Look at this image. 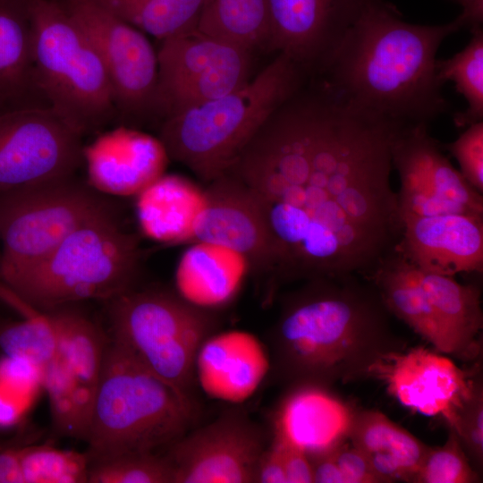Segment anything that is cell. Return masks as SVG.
Listing matches in <instances>:
<instances>
[{"label":"cell","instance_id":"43","mask_svg":"<svg viewBox=\"0 0 483 483\" xmlns=\"http://www.w3.org/2000/svg\"><path fill=\"white\" fill-rule=\"evenodd\" d=\"M21 446H0V483H23L20 466Z\"/></svg>","mask_w":483,"mask_h":483},{"label":"cell","instance_id":"21","mask_svg":"<svg viewBox=\"0 0 483 483\" xmlns=\"http://www.w3.org/2000/svg\"><path fill=\"white\" fill-rule=\"evenodd\" d=\"M269 367L260 343L250 334H212L201 344L195 361L204 391L226 402H242L257 389Z\"/></svg>","mask_w":483,"mask_h":483},{"label":"cell","instance_id":"14","mask_svg":"<svg viewBox=\"0 0 483 483\" xmlns=\"http://www.w3.org/2000/svg\"><path fill=\"white\" fill-rule=\"evenodd\" d=\"M168 446L174 483H253L267 444L258 425L231 410Z\"/></svg>","mask_w":483,"mask_h":483},{"label":"cell","instance_id":"22","mask_svg":"<svg viewBox=\"0 0 483 483\" xmlns=\"http://www.w3.org/2000/svg\"><path fill=\"white\" fill-rule=\"evenodd\" d=\"M57 335V355L75 391V404L82 439L86 437L97 389L106 344L96 324L65 305L48 312Z\"/></svg>","mask_w":483,"mask_h":483},{"label":"cell","instance_id":"23","mask_svg":"<svg viewBox=\"0 0 483 483\" xmlns=\"http://www.w3.org/2000/svg\"><path fill=\"white\" fill-rule=\"evenodd\" d=\"M249 267L246 258L224 246L194 242L175 271L177 294L208 311L226 306L239 292Z\"/></svg>","mask_w":483,"mask_h":483},{"label":"cell","instance_id":"16","mask_svg":"<svg viewBox=\"0 0 483 483\" xmlns=\"http://www.w3.org/2000/svg\"><path fill=\"white\" fill-rule=\"evenodd\" d=\"M375 0H268L267 46L307 73H321L350 30Z\"/></svg>","mask_w":483,"mask_h":483},{"label":"cell","instance_id":"3","mask_svg":"<svg viewBox=\"0 0 483 483\" xmlns=\"http://www.w3.org/2000/svg\"><path fill=\"white\" fill-rule=\"evenodd\" d=\"M453 21L410 23L394 5L372 2L320 73L349 105L395 123L428 124L450 109L436 72V52L459 31Z\"/></svg>","mask_w":483,"mask_h":483},{"label":"cell","instance_id":"24","mask_svg":"<svg viewBox=\"0 0 483 483\" xmlns=\"http://www.w3.org/2000/svg\"><path fill=\"white\" fill-rule=\"evenodd\" d=\"M135 197L136 217L145 236L165 244L193 242L204 190L184 176L164 174Z\"/></svg>","mask_w":483,"mask_h":483},{"label":"cell","instance_id":"31","mask_svg":"<svg viewBox=\"0 0 483 483\" xmlns=\"http://www.w3.org/2000/svg\"><path fill=\"white\" fill-rule=\"evenodd\" d=\"M160 41L197 28L205 0H95Z\"/></svg>","mask_w":483,"mask_h":483},{"label":"cell","instance_id":"25","mask_svg":"<svg viewBox=\"0 0 483 483\" xmlns=\"http://www.w3.org/2000/svg\"><path fill=\"white\" fill-rule=\"evenodd\" d=\"M347 440L383 483L413 482L429 446L377 411H354Z\"/></svg>","mask_w":483,"mask_h":483},{"label":"cell","instance_id":"5","mask_svg":"<svg viewBox=\"0 0 483 483\" xmlns=\"http://www.w3.org/2000/svg\"><path fill=\"white\" fill-rule=\"evenodd\" d=\"M194 417L191 399L111 338L84 439L90 464L170 445L186 433Z\"/></svg>","mask_w":483,"mask_h":483},{"label":"cell","instance_id":"26","mask_svg":"<svg viewBox=\"0 0 483 483\" xmlns=\"http://www.w3.org/2000/svg\"><path fill=\"white\" fill-rule=\"evenodd\" d=\"M417 268L439 324L444 353L472 359L479 351L478 337L483 326L479 287L460 284L453 276Z\"/></svg>","mask_w":483,"mask_h":483},{"label":"cell","instance_id":"7","mask_svg":"<svg viewBox=\"0 0 483 483\" xmlns=\"http://www.w3.org/2000/svg\"><path fill=\"white\" fill-rule=\"evenodd\" d=\"M28 5L38 91L83 135L97 129L115 106L96 47L58 0H29Z\"/></svg>","mask_w":483,"mask_h":483},{"label":"cell","instance_id":"18","mask_svg":"<svg viewBox=\"0 0 483 483\" xmlns=\"http://www.w3.org/2000/svg\"><path fill=\"white\" fill-rule=\"evenodd\" d=\"M168 159L158 138L127 127L104 132L82 148L87 183L115 197L138 195L165 174Z\"/></svg>","mask_w":483,"mask_h":483},{"label":"cell","instance_id":"20","mask_svg":"<svg viewBox=\"0 0 483 483\" xmlns=\"http://www.w3.org/2000/svg\"><path fill=\"white\" fill-rule=\"evenodd\" d=\"M354 411L329 388L291 386L273 418V436L308 455L329 450L347 438Z\"/></svg>","mask_w":483,"mask_h":483},{"label":"cell","instance_id":"33","mask_svg":"<svg viewBox=\"0 0 483 483\" xmlns=\"http://www.w3.org/2000/svg\"><path fill=\"white\" fill-rule=\"evenodd\" d=\"M23 483H88L90 461L87 453L47 445L20 447Z\"/></svg>","mask_w":483,"mask_h":483},{"label":"cell","instance_id":"29","mask_svg":"<svg viewBox=\"0 0 483 483\" xmlns=\"http://www.w3.org/2000/svg\"><path fill=\"white\" fill-rule=\"evenodd\" d=\"M196 29L250 52L268 44V0H205Z\"/></svg>","mask_w":483,"mask_h":483},{"label":"cell","instance_id":"28","mask_svg":"<svg viewBox=\"0 0 483 483\" xmlns=\"http://www.w3.org/2000/svg\"><path fill=\"white\" fill-rule=\"evenodd\" d=\"M368 279L377 287L392 315L402 320L436 350L445 352L438 321L414 264L395 250Z\"/></svg>","mask_w":483,"mask_h":483},{"label":"cell","instance_id":"6","mask_svg":"<svg viewBox=\"0 0 483 483\" xmlns=\"http://www.w3.org/2000/svg\"><path fill=\"white\" fill-rule=\"evenodd\" d=\"M117 213L81 225L38 263L0 283L42 312L85 300L110 301L131 290L141 250Z\"/></svg>","mask_w":483,"mask_h":483},{"label":"cell","instance_id":"38","mask_svg":"<svg viewBox=\"0 0 483 483\" xmlns=\"http://www.w3.org/2000/svg\"><path fill=\"white\" fill-rule=\"evenodd\" d=\"M462 446L477 467L483 461V391L477 381L471 396L463 405L454 428Z\"/></svg>","mask_w":483,"mask_h":483},{"label":"cell","instance_id":"9","mask_svg":"<svg viewBox=\"0 0 483 483\" xmlns=\"http://www.w3.org/2000/svg\"><path fill=\"white\" fill-rule=\"evenodd\" d=\"M115 206L74 176L0 193V282L47 257L70 233Z\"/></svg>","mask_w":483,"mask_h":483},{"label":"cell","instance_id":"39","mask_svg":"<svg viewBox=\"0 0 483 483\" xmlns=\"http://www.w3.org/2000/svg\"><path fill=\"white\" fill-rule=\"evenodd\" d=\"M331 452L346 483H383L366 456L347 438L331 448Z\"/></svg>","mask_w":483,"mask_h":483},{"label":"cell","instance_id":"44","mask_svg":"<svg viewBox=\"0 0 483 483\" xmlns=\"http://www.w3.org/2000/svg\"><path fill=\"white\" fill-rule=\"evenodd\" d=\"M462 7L461 13L455 18L461 29L468 28L470 31L482 27L483 0H452Z\"/></svg>","mask_w":483,"mask_h":483},{"label":"cell","instance_id":"41","mask_svg":"<svg viewBox=\"0 0 483 483\" xmlns=\"http://www.w3.org/2000/svg\"><path fill=\"white\" fill-rule=\"evenodd\" d=\"M255 482L286 483L283 457L277 442L272 438L258 462Z\"/></svg>","mask_w":483,"mask_h":483},{"label":"cell","instance_id":"30","mask_svg":"<svg viewBox=\"0 0 483 483\" xmlns=\"http://www.w3.org/2000/svg\"><path fill=\"white\" fill-rule=\"evenodd\" d=\"M0 298L22 313V321L11 324L0 331V347L6 357L27 362L40 373L55 358L57 335L46 312L22 301L0 283Z\"/></svg>","mask_w":483,"mask_h":483},{"label":"cell","instance_id":"17","mask_svg":"<svg viewBox=\"0 0 483 483\" xmlns=\"http://www.w3.org/2000/svg\"><path fill=\"white\" fill-rule=\"evenodd\" d=\"M193 242H206L233 250L250 267L277 275V261L261 209L249 188L233 174L208 183Z\"/></svg>","mask_w":483,"mask_h":483},{"label":"cell","instance_id":"36","mask_svg":"<svg viewBox=\"0 0 483 483\" xmlns=\"http://www.w3.org/2000/svg\"><path fill=\"white\" fill-rule=\"evenodd\" d=\"M41 383L48 395L55 428L64 436L82 439L74 386L57 352L55 358L43 369Z\"/></svg>","mask_w":483,"mask_h":483},{"label":"cell","instance_id":"13","mask_svg":"<svg viewBox=\"0 0 483 483\" xmlns=\"http://www.w3.org/2000/svg\"><path fill=\"white\" fill-rule=\"evenodd\" d=\"M96 47L115 109L140 114L155 108L157 54L147 35L95 0H58Z\"/></svg>","mask_w":483,"mask_h":483},{"label":"cell","instance_id":"4","mask_svg":"<svg viewBox=\"0 0 483 483\" xmlns=\"http://www.w3.org/2000/svg\"><path fill=\"white\" fill-rule=\"evenodd\" d=\"M307 75L279 53L239 89L165 117L158 139L169 158L208 184L232 169L269 117L304 87Z\"/></svg>","mask_w":483,"mask_h":483},{"label":"cell","instance_id":"15","mask_svg":"<svg viewBox=\"0 0 483 483\" xmlns=\"http://www.w3.org/2000/svg\"><path fill=\"white\" fill-rule=\"evenodd\" d=\"M368 377L380 380L401 404L426 416H440L454 429L477 381L449 358L424 347L378 359Z\"/></svg>","mask_w":483,"mask_h":483},{"label":"cell","instance_id":"27","mask_svg":"<svg viewBox=\"0 0 483 483\" xmlns=\"http://www.w3.org/2000/svg\"><path fill=\"white\" fill-rule=\"evenodd\" d=\"M29 0H0V112L32 106L38 91Z\"/></svg>","mask_w":483,"mask_h":483},{"label":"cell","instance_id":"8","mask_svg":"<svg viewBox=\"0 0 483 483\" xmlns=\"http://www.w3.org/2000/svg\"><path fill=\"white\" fill-rule=\"evenodd\" d=\"M112 339L140 364L189 399L195 361L213 334V311L199 309L177 293L131 290L110 300Z\"/></svg>","mask_w":483,"mask_h":483},{"label":"cell","instance_id":"1","mask_svg":"<svg viewBox=\"0 0 483 483\" xmlns=\"http://www.w3.org/2000/svg\"><path fill=\"white\" fill-rule=\"evenodd\" d=\"M403 124L322 83L301 89L229 171L251 191L283 279L369 278L401 236L392 145Z\"/></svg>","mask_w":483,"mask_h":483},{"label":"cell","instance_id":"2","mask_svg":"<svg viewBox=\"0 0 483 483\" xmlns=\"http://www.w3.org/2000/svg\"><path fill=\"white\" fill-rule=\"evenodd\" d=\"M307 281L285 299L272 332L275 370L290 386L329 388L368 377L378 359L405 349L370 280L344 275Z\"/></svg>","mask_w":483,"mask_h":483},{"label":"cell","instance_id":"40","mask_svg":"<svg viewBox=\"0 0 483 483\" xmlns=\"http://www.w3.org/2000/svg\"><path fill=\"white\" fill-rule=\"evenodd\" d=\"M286 476V483H312V468L308 454L302 450L275 437Z\"/></svg>","mask_w":483,"mask_h":483},{"label":"cell","instance_id":"11","mask_svg":"<svg viewBox=\"0 0 483 483\" xmlns=\"http://www.w3.org/2000/svg\"><path fill=\"white\" fill-rule=\"evenodd\" d=\"M155 109L165 117L249 81L250 52L193 29L161 41Z\"/></svg>","mask_w":483,"mask_h":483},{"label":"cell","instance_id":"42","mask_svg":"<svg viewBox=\"0 0 483 483\" xmlns=\"http://www.w3.org/2000/svg\"><path fill=\"white\" fill-rule=\"evenodd\" d=\"M311 463L313 482L346 483V479L335 461L331 449L308 455Z\"/></svg>","mask_w":483,"mask_h":483},{"label":"cell","instance_id":"12","mask_svg":"<svg viewBox=\"0 0 483 483\" xmlns=\"http://www.w3.org/2000/svg\"><path fill=\"white\" fill-rule=\"evenodd\" d=\"M392 165L400 179V218L483 217L482 192L443 154L428 132V124H408L398 130L392 145Z\"/></svg>","mask_w":483,"mask_h":483},{"label":"cell","instance_id":"10","mask_svg":"<svg viewBox=\"0 0 483 483\" xmlns=\"http://www.w3.org/2000/svg\"><path fill=\"white\" fill-rule=\"evenodd\" d=\"M82 136L49 106L0 112V193L74 176Z\"/></svg>","mask_w":483,"mask_h":483},{"label":"cell","instance_id":"37","mask_svg":"<svg viewBox=\"0 0 483 483\" xmlns=\"http://www.w3.org/2000/svg\"><path fill=\"white\" fill-rule=\"evenodd\" d=\"M445 149L458 161L461 174L479 192L483 191V121L472 123Z\"/></svg>","mask_w":483,"mask_h":483},{"label":"cell","instance_id":"32","mask_svg":"<svg viewBox=\"0 0 483 483\" xmlns=\"http://www.w3.org/2000/svg\"><path fill=\"white\" fill-rule=\"evenodd\" d=\"M470 32L471 38L462 50L448 59L436 60L441 83L453 81L467 102L464 111L453 114L458 128L483 121V30L480 27Z\"/></svg>","mask_w":483,"mask_h":483},{"label":"cell","instance_id":"19","mask_svg":"<svg viewBox=\"0 0 483 483\" xmlns=\"http://www.w3.org/2000/svg\"><path fill=\"white\" fill-rule=\"evenodd\" d=\"M395 250L424 271L450 276L482 274L483 217L404 223Z\"/></svg>","mask_w":483,"mask_h":483},{"label":"cell","instance_id":"35","mask_svg":"<svg viewBox=\"0 0 483 483\" xmlns=\"http://www.w3.org/2000/svg\"><path fill=\"white\" fill-rule=\"evenodd\" d=\"M448 437L442 446L429 447L417 471L416 483H472L478 474L472 469L454 429L449 428Z\"/></svg>","mask_w":483,"mask_h":483},{"label":"cell","instance_id":"34","mask_svg":"<svg viewBox=\"0 0 483 483\" xmlns=\"http://www.w3.org/2000/svg\"><path fill=\"white\" fill-rule=\"evenodd\" d=\"M88 483H174V468L154 452L127 453L91 463Z\"/></svg>","mask_w":483,"mask_h":483}]
</instances>
